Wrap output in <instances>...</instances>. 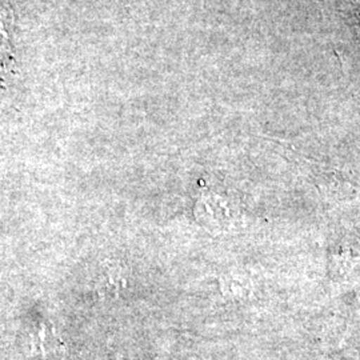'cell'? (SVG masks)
<instances>
[{"label":"cell","mask_w":360,"mask_h":360,"mask_svg":"<svg viewBox=\"0 0 360 360\" xmlns=\"http://www.w3.org/2000/svg\"><path fill=\"white\" fill-rule=\"evenodd\" d=\"M196 218L211 230H221L229 227L233 219L230 202L218 195H207L196 206Z\"/></svg>","instance_id":"cell-1"},{"label":"cell","mask_w":360,"mask_h":360,"mask_svg":"<svg viewBox=\"0 0 360 360\" xmlns=\"http://www.w3.org/2000/svg\"><path fill=\"white\" fill-rule=\"evenodd\" d=\"M127 285L123 267L110 263L99 272L95 283V292L102 299H114L122 294Z\"/></svg>","instance_id":"cell-2"}]
</instances>
